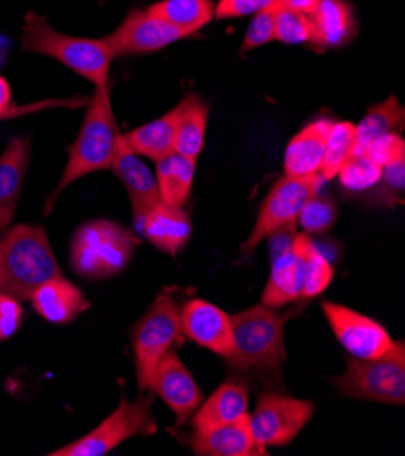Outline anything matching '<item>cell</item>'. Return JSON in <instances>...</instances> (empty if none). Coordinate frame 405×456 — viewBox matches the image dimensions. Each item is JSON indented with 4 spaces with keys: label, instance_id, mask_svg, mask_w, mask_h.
I'll return each instance as SVG.
<instances>
[{
    "label": "cell",
    "instance_id": "6da1fadb",
    "mask_svg": "<svg viewBox=\"0 0 405 456\" xmlns=\"http://www.w3.org/2000/svg\"><path fill=\"white\" fill-rule=\"evenodd\" d=\"M120 129L111 106L109 82L95 86L93 95L87 101L84 122L75 142L68 148V164L57 188L46 200L44 215H52L61 195L77 180L111 169L118 151Z\"/></svg>",
    "mask_w": 405,
    "mask_h": 456
},
{
    "label": "cell",
    "instance_id": "7a4b0ae2",
    "mask_svg": "<svg viewBox=\"0 0 405 456\" xmlns=\"http://www.w3.org/2000/svg\"><path fill=\"white\" fill-rule=\"evenodd\" d=\"M293 314L260 304L231 316L235 349L226 360L230 368L267 380L269 386H280L286 360L284 328Z\"/></svg>",
    "mask_w": 405,
    "mask_h": 456
},
{
    "label": "cell",
    "instance_id": "3957f363",
    "mask_svg": "<svg viewBox=\"0 0 405 456\" xmlns=\"http://www.w3.org/2000/svg\"><path fill=\"white\" fill-rule=\"evenodd\" d=\"M61 275L48 232L42 225L6 227L0 237V293L26 302L42 284Z\"/></svg>",
    "mask_w": 405,
    "mask_h": 456
},
{
    "label": "cell",
    "instance_id": "277c9868",
    "mask_svg": "<svg viewBox=\"0 0 405 456\" xmlns=\"http://www.w3.org/2000/svg\"><path fill=\"white\" fill-rule=\"evenodd\" d=\"M19 40L24 52L55 59L93 86L109 82L115 55L104 38L66 35L53 28L46 17L31 10L24 17Z\"/></svg>",
    "mask_w": 405,
    "mask_h": 456
},
{
    "label": "cell",
    "instance_id": "5b68a950",
    "mask_svg": "<svg viewBox=\"0 0 405 456\" xmlns=\"http://www.w3.org/2000/svg\"><path fill=\"white\" fill-rule=\"evenodd\" d=\"M137 246V235L127 227L108 218L89 220L73 235L69 264L82 279H111L127 267Z\"/></svg>",
    "mask_w": 405,
    "mask_h": 456
},
{
    "label": "cell",
    "instance_id": "8992f818",
    "mask_svg": "<svg viewBox=\"0 0 405 456\" xmlns=\"http://www.w3.org/2000/svg\"><path fill=\"white\" fill-rule=\"evenodd\" d=\"M340 396L389 405L405 403V346L393 342L391 349L375 360L345 358V373L333 380Z\"/></svg>",
    "mask_w": 405,
    "mask_h": 456
},
{
    "label": "cell",
    "instance_id": "52a82bcc",
    "mask_svg": "<svg viewBox=\"0 0 405 456\" xmlns=\"http://www.w3.org/2000/svg\"><path fill=\"white\" fill-rule=\"evenodd\" d=\"M182 338L180 307L169 291H162L131 331L134 371L142 393L150 391L158 362Z\"/></svg>",
    "mask_w": 405,
    "mask_h": 456
},
{
    "label": "cell",
    "instance_id": "ba28073f",
    "mask_svg": "<svg viewBox=\"0 0 405 456\" xmlns=\"http://www.w3.org/2000/svg\"><path fill=\"white\" fill-rule=\"evenodd\" d=\"M157 433L153 417V393L146 391L133 402L122 395L115 411L93 431L82 438L50 452L52 456H104L133 436H150Z\"/></svg>",
    "mask_w": 405,
    "mask_h": 456
},
{
    "label": "cell",
    "instance_id": "9c48e42d",
    "mask_svg": "<svg viewBox=\"0 0 405 456\" xmlns=\"http://www.w3.org/2000/svg\"><path fill=\"white\" fill-rule=\"evenodd\" d=\"M320 188L322 178L319 175L305 178H280L260 206L255 227L247 240L242 244V256H251L256 248L273 232L280 230V227L298 224L302 208L320 191Z\"/></svg>",
    "mask_w": 405,
    "mask_h": 456
},
{
    "label": "cell",
    "instance_id": "30bf717a",
    "mask_svg": "<svg viewBox=\"0 0 405 456\" xmlns=\"http://www.w3.org/2000/svg\"><path fill=\"white\" fill-rule=\"evenodd\" d=\"M312 415V402L267 391L258 396L253 413H249V426L262 447H282L298 436Z\"/></svg>",
    "mask_w": 405,
    "mask_h": 456
},
{
    "label": "cell",
    "instance_id": "8fae6325",
    "mask_svg": "<svg viewBox=\"0 0 405 456\" xmlns=\"http://www.w3.org/2000/svg\"><path fill=\"white\" fill-rule=\"evenodd\" d=\"M322 309L336 340L352 358L375 360L391 349L393 338L373 318L335 302H324Z\"/></svg>",
    "mask_w": 405,
    "mask_h": 456
},
{
    "label": "cell",
    "instance_id": "7c38bea8",
    "mask_svg": "<svg viewBox=\"0 0 405 456\" xmlns=\"http://www.w3.org/2000/svg\"><path fill=\"white\" fill-rule=\"evenodd\" d=\"M188 35L178 28L151 15L148 10H133L117 29L104 37V42L117 57L160 52Z\"/></svg>",
    "mask_w": 405,
    "mask_h": 456
},
{
    "label": "cell",
    "instance_id": "4fadbf2b",
    "mask_svg": "<svg viewBox=\"0 0 405 456\" xmlns=\"http://www.w3.org/2000/svg\"><path fill=\"white\" fill-rule=\"evenodd\" d=\"M150 393L158 395L166 402L180 426L188 424L202 403V393L176 349H169L158 362Z\"/></svg>",
    "mask_w": 405,
    "mask_h": 456
},
{
    "label": "cell",
    "instance_id": "5bb4252c",
    "mask_svg": "<svg viewBox=\"0 0 405 456\" xmlns=\"http://www.w3.org/2000/svg\"><path fill=\"white\" fill-rule=\"evenodd\" d=\"M182 335L228 360L235 349L231 316L218 305L195 298L180 309Z\"/></svg>",
    "mask_w": 405,
    "mask_h": 456
},
{
    "label": "cell",
    "instance_id": "9a60e30c",
    "mask_svg": "<svg viewBox=\"0 0 405 456\" xmlns=\"http://www.w3.org/2000/svg\"><path fill=\"white\" fill-rule=\"evenodd\" d=\"M311 237L298 233L291 249L271 262V275L263 288L262 304L273 309L295 304L302 298L305 277V253Z\"/></svg>",
    "mask_w": 405,
    "mask_h": 456
},
{
    "label": "cell",
    "instance_id": "2e32d148",
    "mask_svg": "<svg viewBox=\"0 0 405 456\" xmlns=\"http://www.w3.org/2000/svg\"><path fill=\"white\" fill-rule=\"evenodd\" d=\"M111 169L122 182V186L131 202V213L134 220V230H137L146 213L160 202V191L157 184L155 173L142 162V159L133 153L122 141L118 142V151L113 160Z\"/></svg>",
    "mask_w": 405,
    "mask_h": 456
},
{
    "label": "cell",
    "instance_id": "e0dca14e",
    "mask_svg": "<svg viewBox=\"0 0 405 456\" xmlns=\"http://www.w3.org/2000/svg\"><path fill=\"white\" fill-rule=\"evenodd\" d=\"M191 233L193 222L190 213L162 200L146 213L137 227V235L146 237L151 246L171 256H176L188 246Z\"/></svg>",
    "mask_w": 405,
    "mask_h": 456
},
{
    "label": "cell",
    "instance_id": "ac0fdd59",
    "mask_svg": "<svg viewBox=\"0 0 405 456\" xmlns=\"http://www.w3.org/2000/svg\"><path fill=\"white\" fill-rule=\"evenodd\" d=\"M191 451L198 456H262V447L251 431L249 415L239 422L209 429H193L188 440Z\"/></svg>",
    "mask_w": 405,
    "mask_h": 456
},
{
    "label": "cell",
    "instance_id": "d6986e66",
    "mask_svg": "<svg viewBox=\"0 0 405 456\" xmlns=\"http://www.w3.org/2000/svg\"><path fill=\"white\" fill-rule=\"evenodd\" d=\"M29 160L31 141L28 134L15 136L0 155V233L10 227L17 213Z\"/></svg>",
    "mask_w": 405,
    "mask_h": 456
},
{
    "label": "cell",
    "instance_id": "ffe728a7",
    "mask_svg": "<svg viewBox=\"0 0 405 456\" xmlns=\"http://www.w3.org/2000/svg\"><path fill=\"white\" fill-rule=\"evenodd\" d=\"M333 122L331 118H317L293 136L284 157L286 176L305 178L319 175Z\"/></svg>",
    "mask_w": 405,
    "mask_h": 456
},
{
    "label": "cell",
    "instance_id": "44dd1931",
    "mask_svg": "<svg viewBox=\"0 0 405 456\" xmlns=\"http://www.w3.org/2000/svg\"><path fill=\"white\" fill-rule=\"evenodd\" d=\"M249 415V389L246 382L230 379L200 403L191 417L193 429H209L223 424H233Z\"/></svg>",
    "mask_w": 405,
    "mask_h": 456
},
{
    "label": "cell",
    "instance_id": "7402d4cb",
    "mask_svg": "<svg viewBox=\"0 0 405 456\" xmlns=\"http://www.w3.org/2000/svg\"><path fill=\"white\" fill-rule=\"evenodd\" d=\"M311 19V45L319 52L342 48L356 35V22L352 12L344 0H319Z\"/></svg>",
    "mask_w": 405,
    "mask_h": 456
},
{
    "label": "cell",
    "instance_id": "603a6c76",
    "mask_svg": "<svg viewBox=\"0 0 405 456\" xmlns=\"http://www.w3.org/2000/svg\"><path fill=\"white\" fill-rule=\"evenodd\" d=\"M31 304L33 309L50 324H69L89 307L82 289L62 275L42 284L33 293Z\"/></svg>",
    "mask_w": 405,
    "mask_h": 456
},
{
    "label": "cell",
    "instance_id": "cb8c5ba5",
    "mask_svg": "<svg viewBox=\"0 0 405 456\" xmlns=\"http://www.w3.org/2000/svg\"><path fill=\"white\" fill-rule=\"evenodd\" d=\"M180 115H182V102H178L166 115L141 127H134L129 133H122V141L133 153L158 162L160 159L174 151V139Z\"/></svg>",
    "mask_w": 405,
    "mask_h": 456
},
{
    "label": "cell",
    "instance_id": "d4e9b609",
    "mask_svg": "<svg viewBox=\"0 0 405 456\" xmlns=\"http://www.w3.org/2000/svg\"><path fill=\"white\" fill-rule=\"evenodd\" d=\"M197 160L178 153H171L157 162V184L160 191V200L171 206L184 208L190 200L191 188L195 182Z\"/></svg>",
    "mask_w": 405,
    "mask_h": 456
},
{
    "label": "cell",
    "instance_id": "484cf974",
    "mask_svg": "<svg viewBox=\"0 0 405 456\" xmlns=\"http://www.w3.org/2000/svg\"><path fill=\"white\" fill-rule=\"evenodd\" d=\"M180 102H182V115L176 127L174 153L197 160L204 150L209 108L195 94L186 95Z\"/></svg>",
    "mask_w": 405,
    "mask_h": 456
},
{
    "label": "cell",
    "instance_id": "4316f807",
    "mask_svg": "<svg viewBox=\"0 0 405 456\" xmlns=\"http://www.w3.org/2000/svg\"><path fill=\"white\" fill-rule=\"evenodd\" d=\"M405 111L396 97H389L387 101L368 110L366 117L354 126V150L352 155H362L366 148L387 133H398L403 126Z\"/></svg>",
    "mask_w": 405,
    "mask_h": 456
},
{
    "label": "cell",
    "instance_id": "83f0119b",
    "mask_svg": "<svg viewBox=\"0 0 405 456\" xmlns=\"http://www.w3.org/2000/svg\"><path fill=\"white\" fill-rule=\"evenodd\" d=\"M148 12L190 37L211 22L215 3L213 0H158Z\"/></svg>",
    "mask_w": 405,
    "mask_h": 456
},
{
    "label": "cell",
    "instance_id": "f1b7e54d",
    "mask_svg": "<svg viewBox=\"0 0 405 456\" xmlns=\"http://www.w3.org/2000/svg\"><path fill=\"white\" fill-rule=\"evenodd\" d=\"M354 150V124L347 120L333 122L329 134H328V142H326V151L322 159V166L319 171V176L322 182L333 180L338 171L344 167V164L352 157Z\"/></svg>",
    "mask_w": 405,
    "mask_h": 456
},
{
    "label": "cell",
    "instance_id": "f546056e",
    "mask_svg": "<svg viewBox=\"0 0 405 456\" xmlns=\"http://www.w3.org/2000/svg\"><path fill=\"white\" fill-rule=\"evenodd\" d=\"M333 277H335V269L331 262L311 239L305 253V277H304L302 300H311L314 297L322 295L333 282Z\"/></svg>",
    "mask_w": 405,
    "mask_h": 456
},
{
    "label": "cell",
    "instance_id": "4dcf8cb0",
    "mask_svg": "<svg viewBox=\"0 0 405 456\" xmlns=\"http://www.w3.org/2000/svg\"><path fill=\"white\" fill-rule=\"evenodd\" d=\"M382 166L375 164L366 155H352L338 171L340 184L352 193H364L378 186L382 178Z\"/></svg>",
    "mask_w": 405,
    "mask_h": 456
},
{
    "label": "cell",
    "instance_id": "1f68e13d",
    "mask_svg": "<svg viewBox=\"0 0 405 456\" xmlns=\"http://www.w3.org/2000/svg\"><path fill=\"white\" fill-rule=\"evenodd\" d=\"M336 218H338L336 204L329 197L320 195L319 191L302 208L298 215V224L305 235L312 237V235L328 233L336 224Z\"/></svg>",
    "mask_w": 405,
    "mask_h": 456
},
{
    "label": "cell",
    "instance_id": "d6a6232c",
    "mask_svg": "<svg viewBox=\"0 0 405 456\" xmlns=\"http://www.w3.org/2000/svg\"><path fill=\"white\" fill-rule=\"evenodd\" d=\"M312 35L309 15L291 10L288 6L277 4L275 10V40L282 44H309Z\"/></svg>",
    "mask_w": 405,
    "mask_h": 456
},
{
    "label": "cell",
    "instance_id": "836d02e7",
    "mask_svg": "<svg viewBox=\"0 0 405 456\" xmlns=\"http://www.w3.org/2000/svg\"><path fill=\"white\" fill-rule=\"evenodd\" d=\"M275 10H277V6L267 8V10L253 15V20L246 31L244 40H242L240 53L253 52V50L262 48V45L275 40Z\"/></svg>",
    "mask_w": 405,
    "mask_h": 456
},
{
    "label": "cell",
    "instance_id": "e575fe53",
    "mask_svg": "<svg viewBox=\"0 0 405 456\" xmlns=\"http://www.w3.org/2000/svg\"><path fill=\"white\" fill-rule=\"evenodd\" d=\"M362 155L371 159L375 164L385 167L393 162L405 159V141L398 133H387L375 139Z\"/></svg>",
    "mask_w": 405,
    "mask_h": 456
},
{
    "label": "cell",
    "instance_id": "d590c367",
    "mask_svg": "<svg viewBox=\"0 0 405 456\" xmlns=\"http://www.w3.org/2000/svg\"><path fill=\"white\" fill-rule=\"evenodd\" d=\"M280 0H218L215 4L216 19H240L256 15L267 8H273Z\"/></svg>",
    "mask_w": 405,
    "mask_h": 456
},
{
    "label": "cell",
    "instance_id": "8d00e7d4",
    "mask_svg": "<svg viewBox=\"0 0 405 456\" xmlns=\"http://www.w3.org/2000/svg\"><path fill=\"white\" fill-rule=\"evenodd\" d=\"M24 309L20 302L10 295L0 293V342L10 340L22 326Z\"/></svg>",
    "mask_w": 405,
    "mask_h": 456
},
{
    "label": "cell",
    "instance_id": "74e56055",
    "mask_svg": "<svg viewBox=\"0 0 405 456\" xmlns=\"http://www.w3.org/2000/svg\"><path fill=\"white\" fill-rule=\"evenodd\" d=\"M378 184L384 188L382 197H389V202H396L394 195L401 197L405 188V159L385 166L382 169V178Z\"/></svg>",
    "mask_w": 405,
    "mask_h": 456
},
{
    "label": "cell",
    "instance_id": "f35d334b",
    "mask_svg": "<svg viewBox=\"0 0 405 456\" xmlns=\"http://www.w3.org/2000/svg\"><path fill=\"white\" fill-rule=\"evenodd\" d=\"M298 232H296V224H289L280 227V230L273 232L271 235L267 237L269 240V255H271V262H275L279 256H282L284 253H288L296 239Z\"/></svg>",
    "mask_w": 405,
    "mask_h": 456
},
{
    "label": "cell",
    "instance_id": "ab89813d",
    "mask_svg": "<svg viewBox=\"0 0 405 456\" xmlns=\"http://www.w3.org/2000/svg\"><path fill=\"white\" fill-rule=\"evenodd\" d=\"M17 115V110L12 104V87L4 77H0V120H6Z\"/></svg>",
    "mask_w": 405,
    "mask_h": 456
},
{
    "label": "cell",
    "instance_id": "60d3db41",
    "mask_svg": "<svg viewBox=\"0 0 405 456\" xmlns=\"http://www.w3.org/2000/svg\"><path fill=\"white\" fill-rule=\"evenodd\" d=\"M282 6H288L291 10H296V12H302L305 15H311L312 10L317 8L319 0H280Z\"/></svg>",
    "mask_w": 405,
    "mask_h": 456
}]
</instances>
